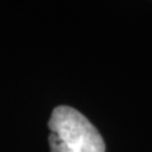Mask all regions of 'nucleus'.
<instances>
[{"instance_id": "f257e3e1", "label": "nucleus", "mask_w": 152, "mask_h": 152, "mask_svg": "<svg viewBox=\"0 0 152 152\" xmlns=\"http://www.w3.org/2000/svg\"><path fill=\"white\" fill-rule=\"evenodd\" d=\"M51 152H105V142L86 117L76 109L60 105L50 121Z\"/></svg>"}]
</instances>
